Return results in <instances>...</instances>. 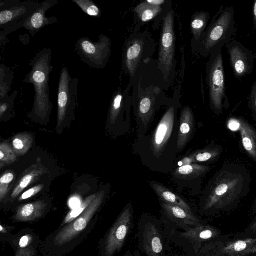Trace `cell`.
<instances>
[{
  "label": "cell",
  "instance_id": "cell-37",
  "mask_svg": "<svg viewBox=\"0 0 256 256\" xmlns=\"http://www.w3.org/2000/svg\"><path fill=\"white\" fill-rule=\"evenodd\" d=\"M248 106L256 124V79L253 83L248 98Z\"/></svg>",
  "mask_w": 256,
  "mask_h": 256
},
{
  "label": "cell",
  "instance_id": "cell-13",
  "mask_svg": "<svg viewBox=\"0 0 256 256\" xmlns=\"http://www.w3.org/2000/svg\"><path fill=\"white\" fill-rule=\"evenodd\" d=\"M78 80L70 75L68 69L63 66L61 69L58 91L57 124L60 126L68 112L78 104Z\"/></svg>",
  "mask_w": 256,
  "mask_h": 256
},
{
  "label": "cell",
  "instance_id": "cell-19",
  "mask_svg": "<svg viewBox=\"0 0 256 256\" xmlns=\"http://www.w3.org/2000/svg\"><path fill=\"white\" fill-rule=\"evenodd\" d=\"M222 234L221 230L207 224L194 226L179 233V236L192 244L196 255L203 244Z\"/></svg>",
  "mask_w": 256,
  "mask_h": 256
},
{
  "label": "cell",
  "instance_id": "cell-11",
  "mask_svg": "<svg viewBox=\"0 0 256 256\" xmlns=\"http://www.w3.org/2000/svg\"><path fill=\"white\" fill-rule=\"evenodd\" d=\"M150 36L146 32H136L126 41L122 62L126 74L134 76L141 62L150 60Z\"/></svg>",
  "mask_w": 256,
  "mask_h": 256
},
{
  "label": "cell",
  "instance_id": "cell-35",
  "mask_svg": "<svg viewBox=\"0 0 256 256\" xmlns=\"http://www.w3.org/2000/svg\"><path fill=\"white\" fill-rule=\"evenodd\" d=\"M96 194H92L85 199L78 207L70 212L64 219L62 224H70L78 218L93 201Z\"/></svg>",
  "mask_w": 256,
  "mask_h": 256
},
{
  "label": "cell",
  "instance_id": "cell-7",
  "mask_svg": "<svg viewBox=\"0 0 256 256\" xmlns=\"http://www.w3.org/2000/svg\"><path fill=\"white\" fill-rule=\"evenodd\" d=\"M137 93L132 98V102L136 122L137 138H140L146 134L156 112L162 104L158 88L150 86L144 90L140 82Z\"/></svg>",
  "mask_w": 256,
  "mask_h": 256
},
{
  "label": "cell",
  "instance_id": "cell-28",
  "mask_svg": "<svg viewBox=\"0 0 256 256\" xmlns=\"http://www.w3.org/2000/svg\"><path fill=\"white\" fill-rule=\"evenodd\" d=\"M47 206V203L44 200H38L20 206L12 219L18 222L35 220L44 216Z\"/></svg>",
  "mask_w": 256,
  "mask_h": 256
},
{
  "label": "cell",
  "instance_id": "cell-17",
  "mask_svg": "<svg viewBox=\"0 0 256 256\" xmlns=\"http://www.w3.org/2000/svg\"><path fill=\"white\" fill-rule=\"evenodd\" d=\"M234 76L239 80L254 71L256 54L236 40L226 46Z\"/></svg>",
  "mask_w": 256,
  "mask_h": 256
},
{
  "label": "cell",
  "instance_id": "cell-39",
  "mask_svg": "<svg viewBox=\"0 0 256 256\" xmlns=\"http://www.w3.org/2000/svg\"><path fill=\"white\" fill-rule=\"evenodd\" d=\"M244 233L248 235L256 236V220L248 226Z\"/></svg>",
  "mask_w": 256,
  "mask_h": 256
},
{
  "label": "cell",
  "instance_id": "cell-38",
  "mask_svg": "<svg viewBox=\"0 0 256 256\" xmlns=\"http://www.w3.org/2000/svg\"><path fill=\"white\" fill-rule=\"evenodd\" d=\"M44 186V184H40L30 188L20 196L18 198V200H24L34 196L42 191Z\"/></svg>",
  "mask_w": 256,
  "mask_h": 256
},
{
  "label": "cell",
  "instance_id": "cell-41",
  "mask_svg": "<svg viewBox=\"0 0 256 256\" xmlns=\"http://www.w3.org/2000/svg\"><path fill=\"white\" fill-rule=\"evenodd\" d=\"M252 212L254 213H256V198L254 200L252 207Z\"/></svg>",
  "mask_w": 256,
  "mask_h": 256
},
{
  "label": "cell",
  "instance_id": "cell-40",
  "mask_svg": "<svg viewBox=\"0 0 256 256\" xmlns=\"http://www.w3.org/2000/svg\"><path fill=\"white\" fill-rule=\"evenodd\" d=\"M252 17L254 29L256 31V0L254 2L252 7Z\"/></svg>",
  "mask_w": 256,
  "mask_h": 256
},
{
  "label": "cell",
  "instance_id": "cell-31",
  "mask_svg": "<svg viewBox=\"0 0 256 256\" xmlns=\"http://www.w3.org/2000/svg\"><path fill=\"white\" fill-rule=\"evenodd\" d=\"M14 78V72L5 65L0 66V100L8 96Z\"/></svg>",
  "mask_w": 256,
  "mask_h": 256
},
{
  "label": "cell",
  "instance_id": "cell-5",
  "mask_svg": "<svg viewBox=\"0 0 256 256\" xmlns=\"http://www.w3.org/2000/svg\"><path fill=\"white\" fill-rule=\"evenodd\" d=\"M197 256H256V236L220 235L203 244Z\"/></svg>",
  "mask_w": 256,
  "mask_h": 256
},
{
  "label": "cell",
  "instance_id": "cell-8",
  "mask_svg": "<svg viewBox=\"0 0 256 256\" xmlns=\"http://www.w3.org/2000/svg\"><path fill=\"white\" fill-rule=\"evenodd\" d=\"M174 10L171 8L162 19L158 54V69L166 81L172 77L175 62L176 34L174 22Z\"/></svg>",
  "mask_w": 256,
  "mask_h": 256
},
{
  "label": "cell",
  "instance_id": "cell-27",
  "mask_svg": "<svg viewBox=\"0 0 256 256\" xmlns=\"http://www.w3.org/2000/svg\"><path fill=\"white\" fill-rule=\"evenodd\" d=\"M210 18L209 12L203 10L196 12L192 16L190 30L192 34L190 46L192 54H195L198 50Z\"/></svg>",
  "mask_w": 256,
  "mask_h": 256
},
{
  "label": "cell",
  "instance_id": "cell-32",
  "mask_svg": "<svg viewBox=\"0 0 256 256\" xmlns=\"http://www.w3.org/2000/svg\"><path fill=\"white\" fill-rule=\"evenodd\" d=\"M16 160V154L12 146L6 142L0 144V168L13 164Z\"/></svg>",
  "mask_w": 256,
  "mask_h": 256
},
{
  "label": "cell",
  "instance_id": "cell-1",
  "mask_svg": "<svg viewBox=\"0 0 256 256\" xmlns=\"http://www.w3.org/2000/svg\"><path fill=\"white\" fill-rule=\"evenodd\" d=\"M180 96H173L157 126L149 135L137 138L134 145L135 154L150 170L166 174L175 169L177 160Z\"/></svg>",
  "mask_w": 256,
  "mask_h": 256
},
{
  "label": "cell",
  "instance_id": "cell-14",
  "mask_svg": "<svg viewBox=\"0 0 256 256\" xmlns=\"http://www.w3.org/2000/svg\"><path fill=\"white\" fill-rule=\"evenodd\" d=\"M133 213V206L129 202L116 219L106 238L105 256H114L121 250L132 224Z\"/></svg>",
  "mask_w": 256,
  "mask_h": 256
},
{
  "label": "cell",
  "instance_id": "cell-18",
  "mask_svg": "<svg viewBox=\"0 0 256 256\" xmlns=\"http://www.w3.org/2000/svg\"><path fill=\"white\" fill-rule=\"evenodd\" d=\"M142 224L139 240L142 249L148 256H162L164 246L158 226L150 220Z\"/></svg>",
  "mask_w": 256,
  "mask_h": 256
},
{
  "label": "cell",
  "instance_id": "cell-4",
  "mask_svg": "<svg viewBox=\"0 0 256 256\" xmlns=\"http://www.w3.org/2000/svg\"><path fill=\"white\" fill-rule=\"evenodd\" d=\"M235 30L233 7L221 6L208 26L195 54L208 57L222 49L232 41Z\"/></svg>",
  "mask_w": 256,
  "mask_h": 256
},
{
  "label": "cell",
  "instance_id": "cell-21",
  "mask_svg": "<svg viewBox=\"0 0 256 256\" xmlns=\"http://www.w3.org/2000/svg\"><path fill=\"white\" fill-rule=\"evenodd\" d=\"M160 204L166 218L184 231L192 227L206 224L194 213L189 212L180 206L162 202H160Z\"/></svg>",
  "mask_w": 256,
  "mask_h": 256
},
{
  "label": "cell",
  "instance_id": "cell-26",
  "mask_svg": "<svg viewBox=\"0 0 256 256\" xmlns=\"http://www.w3.org/2000/svg\"><path fill=\"white\" fill-rule=\"evenodd\" d=\"M168 2L166 0H146L138 4L134 9L137 24L142 26L160 16L164 7L170 4H166Z\"/></svg>",
  "mask_w": 256,
  "mask_h": 256
},
{
  "label": "cell",
  "instance_id": "cell-23",
  "mask_svg": "<svg viewBox=\"0 0 256 256\" xmlns=\"http://www.w3.org/2000/svg\"><path fill=\"white\" fill-rule=\"evenodd\" d=\"M195 130L194 116L188 106L183 107L179 118L178 150L180 153L186 148L192 138Z\"/></svg>",
  "mask_w": 256,
  "mask_h": 256
},
{
  "label": "cell",
  "instance_id": "cell-2",
  "mask_svg": "<svg viewBox=\"0 0 256 256\" xmlns=\"http://www.w3.org/2000/svg\"><path fill=\"white\" fill-rule=\"evenodd\" d=\"M252 178L243 165L226 162L208 181L200 197L202 213L214 215L230 212L248 194Z\"/></svg>",
  "mask_w": 256,
  "mask_h": 256
},
{
  "label": "cell",
  "instance_id": "cell-12",
  "mask_svg": "<svg viewBox=\"0 0 256 256\" xmlns=\"http://www.w3.org/2000/svg\"><path fill=\"white\" fill-rule=\"evenodd\" d=\"M40 3L34 0H17L10 7L0 10V40H8L6 36L22 28L26 20L37 10Z\"/></svg>",
  "mask_w": 256,
  "mask_h": 256
},
{
  "label": "cell",
  "instance_id": "cell-33",
  "mask_svg": "<svg viewBox=\"0 0 256 256\" xmlns=\"http://www.w3.org/2000/svg\"><path fill=\"white\" fill-rule=\"evenodd\" d=\"M32 236L26 234L22 236L19 240L15 256H34L36 252L32 246Z\"/></svg>",
  "mask_w": 256,
  "mask_h": 256
},
{
  "label": "cell",
  "instance_id": "cell-3",
  "mask_svg": "<svg viewBox=\"0 0 256 256\" xmlns=\"http://www.w3.org/2000/svg\"><path fill=\"white\" fill-rule=\"evenodd\" d=\"M52 52L46 48L39 52L31 60V70L23 82L34 86V98L33 110L35 116L45 119L50 112L52 104L50 100L49 78L53 70L51 64Z\"/></svg>",
  "mask_w": 256,
  "mask_h": 256
},
{
  "label": "cell",
  "instance_id": "cell-36",
  "mask_svg": "<svg viewBox=\"0 0 256 256\" xmlns=\"http://www.w3.org/2000/svg\"><path fill=\"white\" fill-rule=\"evenodd\" d=\"M81 10L90 16L100 18L101 16L100 9L91 0H72Z\"/></svg>",
  "mask_w": 256,
  "mask_h": 256
},
{
  "label": "cell",
  "instance_id": "cell-24",
  "mask_svg": "<svg viewBox=\"0 0 256 256\" xmlns=\"http://www.w3.org/2000/svg\"><path fill=\"white\" fill-rule=\"evenodd\" d=\"M48 172V169L42 164L41 158H38L36 162L22 174L10 196V201L13 202L27 187Z\"/></svg>",
  "mask_w": 256,
  "mask_h": 256
},
{
  "label": "cell",
  "instance_id": "cell-25",
  "mask_svg": "<svg viewBox=\"0 0 256 256\" xmlns=\"http://www.w3.org/2000/svg\"><path fill=\"white\" fill-rule=\"evenodd\" d=\"M240 132L242 147L249 156L256 162V128L242 117L232 118Z\"/></svg>",
  "mask_w": 256,
  "mask_h": 256
},
{
  "label": "cell",
  "instance_id": "cell-20",
  "mask_svg": "<svg viewBox=\"0 0 256 256\" xmlns=\"http://www.w3.org/2000/svg\"><path fill=\"white\" fill-rule=\"evenodd\" d=\"M58 2V0H46L40 2L37 10L26 20L22 28L28 30L33 36L44 26L56 23L58 22L56 17L47 18L46 14L48 10Z\"/></svg>",
  "mask_w": 256,
  "mask_h": 256
},
{
  "label": "cell",
  "instance_id": "cell-10",
  "mask_svg": "<svg viewBox=\"0 0 256 256\" xmlns=\"http://www.w3.org/2000/svg\"><path fill=\"white\" fill-rule=\"evenodd\" d=\"M132 83L124 90L118 88L114 92L110 101L108 122L117 135H125L130 130V108L132 105L130 89Z\"/></svg>",
  "mask_w": 256,
  "mask_h": 256
},
{
  "label": "cell",
  "instance_id": "cell-22",
  "mask_svg": "<svg viewBox=\"0 0 256 256\" xmlns=\"http://www.w3.org/2000/svg\"><path fill=\"white\" fill-rule=\"evenodd\" d=\"M223 152L222 146L212 142L206 147L196 150L183 157L177 162L176 166H180L193 164H212L220 158Z\"/></svg>",
  "mask_w": 256,
  "mask_h": 256
},
{
  "label": "cell",
  "instance_id": "cell-16",
  "mask_svg": "<svg viewBox=\"0 0 256 256\" xmlns=\"http://www.w3.org/2000/svg\"><path fill=\"white\" fill-rule=\"evenodd\" d=\"M208 164H193L177 166L171 173V180L178 187L188 188L194 194L200 190L202 180L212 169Z\"/></svg>",
  "mask_w": 256,
  "mask_h": 256
},
{
  "label": "cell",
  "instance_id": "cell-9",
  "mask_svg": "<svg viewBox=\"0 0 256 256\" xmlns=\"http://www.w3.org/2000/svg\"><path fill=\"white\" fill-rule=\"evenodd\" d=\"M98 42L82 37L75 44L76 52L80 60L92 68H104L108 64L112 52V42L106 36H98Z\"/></svg>",
  "mask_w": 256,
  "mask_h": 256
},
{
  "label": "cell",
  "instance_id": "cell-6",
  "mask_svg": "<svg viewBox=\"0 0 256 256\" xmlns=\"http://www.w3.org/2000/svg\"><path fill=\"white\" fill-rule=\"evenodd\" d=\"M206 81L208 90L210 107L216 114L220 116L224 110L229 106L226 90L222 49L216 50L210 56L206 66Z\"/></svg>",
  "mask_w": 256,
  "mask_h": 256
},
{
  "label": "cell",
  "instance_id": "cell-34",
  "mask_svg": "<svg viewBox=\"0 0 256 256\" xmlns=\"http://www.w3.org/2000/svg\"><path fill=\"white\" fill-rule=\"evenodd\" d=\"M15 179L14 173L7 171L3 174L0 178V202H2L6 198L12 188Z\"/></svg>",
  "mask_w": 256,
  "mask_h": 256
},
{
  "label": "cell",
  "instance_id": "cell-42",
  "mask_svg": "<svg viewBox=\"0 0 256 256\" xmlns=\"http://www.w3.org/2000/svg\"><path fill=\"white\" fill-rule=\"evenodd\" d=\"M0 232L1 233H6V228H4L2 225L0 226Z\"/></svg>",
  "mask_w": 256,
  "mask_h": 256
},
{
  "label": "cell",
  "instance_id": "cell-15",
  "mask_svg": "<svg viewBox=\"0 0 256 256\" xmlns=\"http://www.w3.org/2000/svg\"><path fill=\"white\" fill-rule=\"evenodd\" d=\"M105 196L104 191L98 192L86 210L76 220L62 228L54 238V244L62 246L70 242L83 231L102 204Z\"/></svg>",
  "mask_w": 256,
  "mask_h": 256
},
{
  "label": "cell",
  "instance_id": "cell-29",
  "mask_svg": "<svg viewBox=\"0 0 256 256\" xmlns=\"http://www.w3.org/2000/svg\"><path fill=\"white\" fill-rule=\"evenodd\" d=\"M149 184L160 202L180 206L189 212L193 213L190 206L186 201L164 185L154 180L149 182Z\"/></svg>",
  "mask_w": 256,
  "mask_h": 256
},
{
  "label": "cell",
  "instance_id": "cell-30",
  "mask_svg": "<svg viewBox=\"0 0 256 256\" xmlns=\"http://www.w3.org/2000/svg\"><path fill=\"white\" fill-rule=\"evenodd\" d=\"M33 136L28 132L18 134L12 138V148L16 155L22 156L30 150L33 144Z\"/></svg>",
  "mask_w": 256,
  "mask_h": 256
}]
</instances>
